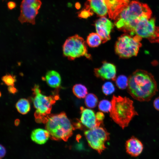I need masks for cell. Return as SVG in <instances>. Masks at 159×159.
<instances>
[{
  "label": "cell",
  "mask_w": 159,
  "mask_h": 159,
  "mask_svg": "<svg viewBox=\"0 0 159 159\" xmlns=\"http://www.w3.org/2000/svg\"><path fill=\"white\" fill-rule=\"evenodd\" d=\"M16 107L17 111L23 115L27 113L30 109V105L29 101L24 98L19 100L17 102Z\"/></svg>",
  "instance_id": "ffe728a7"
},
{
  "label": "cell",
  "mask_w": 159,
  "mask_h": 159,
  "mask_svg": "<svg viewBox=\"0 0 159 159\" xmlns=\"http://www.w3.org/2000/svg\"><path fill=\"white\" fill-rule=\"evenodd\" d=\"M95 26L96 32L101 38L103 43L110 40V34L114 25L110 20L103 16L96 21Z\"/></svg>",
  "instance_id": "8fae6325"
},
{
  "label": "cell",
  "mask_w": 159,
  "mask_h": 159,
  "mask_svg": "<svg viewBox=\"0 0 159 159\" xmlns=\"http://www.w3.org/2000/svg\"><path fill=\"white\" fill-rule=\"evenodd\" d=\"M32 90L34 95L33 101L36 109L34 114L36 120L38 122L46 123L52 105L55 103L56 99H58L55 98L56 96L54 97L52 96H47L42 94L38 85H35Z\"/></svg>",
  "instance_id": "5b68a950"
},
{
  "label": "cell",
  "mask_w": 159,
  "mask_h": 159,
  "mask_svg": "<svg viewBox=\"0 0 159 159\" xmlns=\"http://www.w3.org/2000/svg\"><path fill=\"white\" fill-rule=\"evenodd\" d=\"M62 51L64 56L71 60L81 57L88 59L91 56L88 52L85 42L83 38L78 34L68 37L64 42Z\"/></svg>",
  "instance_id": "52a82bcc"
},
{
  "label": "cell",
  "mask_w": 159,
  "mask_h": 159,
  "mask_svg": "<svg viewBox=\"0 0 159 159\" xmlns=\"http://www.w3.org/2000/svg\"><path fill=\"white\" fill-rule=\"evenodd\" d=\"M98 100L97 97L94 94L90 93L85 97V103L86 105L89 108H94L97 105Z\"/></svg>",
  "instance_id": "7402d4cb"
},
{
  "label": "cell",
  "mask_w": 159,
  "mask_h": 159,
  "mask_svg": "<svg viewBox=\"0 0 159 159\" xmlns=\"http://www.w3.org/2000/svg\"><path fill=\"white\" fill-rule=\"evenodd\" d=\"M96 118L99 121L102 122L105 116L104 114L101 112H98L96 114Z\"/></svg>",
  "instance_id": "83f0119b"
},
{
  "label": "cell",
  "mask_w": 159,
  "mask_h": 159,
  "mask_svg": "<svg viewBox=\"0 0 159 159\" xmlns=\"http://www.w3.org/2000/svg\"><path fill=\"white\" fill-rule=\"evenodd\" d=\"M85 6V9L93 11L100 16H105L108 12L104 0H87Z\"/></svg>",
  "instance_id": "2e32d148"
},
{
  "label": "cell",
  "mask_w": 159,
  "mask_h": 159,
  "mask_svg": "<svg viewBox=\"0 0 159 159\" xmlns=\"http://www.w3.org/2000/svg\"><path fill=\"white\" fill-rule=\"evenodd\" d=\"M19 120L18 119H17L15 121V124L17 126L19 125Z\"/></svg>",
  "instance_id": "d6a6232c"
},
{
  "label": "cell",
  "mask_w": 159,
  "mask_h": 159,
  "mask_svg": "<svg viewBox=\"0 0 159 159\" xmlns=\"http://www.w3.org/2000/svg\"><path fill=\"white\" fill-rule=\"evenodd\" d=\"M125 147L127 153L133 157L140 155L143 149V145L142 142L134 136H132L127 140Z\"/></svg>",
  "instance_id": "9a60e30c"
},
{
  "label": "cell",
  "mask_w": 159,
  "mask_h": 159,
  "mask_svg": "<svg viewBox=\"0 0 159 159\" xmlns=\"http://www.w3.org/2000/svg\"><path fill=\"white\" fill-rule=\"evenodd\" d=\"M84 134L90 146L101 153L106 148L105 143L109 139V134L104 128L97 127L85 132Z\"/></svg>",
  "instance_id": "9c48e42d"
},
{
  "label": "cell",
  "mask_w": 159,
  "mask_h": 159,
  "mask_svg": "<svg viewBox=\"0 0 159 159\" xmlns=\"http://www.w3.org/2000/svg\"><path fill=\"white\" fill-rule=\"evenodd\" d=\"M72 91L74 95L79 98L85 97L87 94V90L86 87L80 84L74 85L73 87Z\"/></svg>",
  "instance_id": "44dd1931"
},
{
  "label": "cell",
  "mask_w": 159,
  "mask_h": 159,
  "mask_svg": "<svg viewBox=\"0 0 159 159\" xmlns=\"http://www.w3.org/2000/svg\"><path fill=\"white\" fill-rule=\"evenodd\" d=\"M8 90L9 92L12 94H14L17 92V89L14 86H9L8 88Z\"/></svg>",
  "instance_id": "4dcf8cb0"
},
{
  "label": "cell",
  "mask_w": 159,
  "mask_h": 159,
  "mask_svg": "<svg viewBox=\"0 0 159 159\" xmlns=\"http://www.w3.org/2000/svg\"><path fill=\"white\" fill-rule=\"evenodd\" d=\"M45 80L48 85L54 88L59 87L61 81L59 74L54 70L49 71L47 73Z\"/></svg>",
  "instance_id": "ac0fdd59"
},
{
  "label": "cell",
  "mask_w": 159,
  "mask_h": 159,
  "mask_svg": "<svg viewBox=\"0 0 159 159\" xmlns=\"http://www.w3.org/2000/svg\"><path fill=\"white\" fill-rule=\"evenodd\" d=\"M45 128L50 137L54 140L66 141L75 130L73 123L68 118L65 113L49 115L46 122Z\"/></svg>",
  "instance_id": "277c9868"
},
{
  "label": "cell",
  "mask_w": 159,
  "mask_h": 159,
  "mask_svg": "<svg viewBox=\"0 0 159 159\" xmlns=\"http://www.w3.org/2000/svg\"><path fill=\"white\" fill-rule=\"evenodd\" d=\"M111 107V102L107 100H102L99 102L98 105L99 110L104 112H110Z\"/></svg>",
  "instance_id": "cb8c5ba5"
},
{
  "label": "cell",
  "mask_w": 159,
  "mask_h": 159,
  "mask_svg": "<svg viewBox=\"0 0 159 159\" xmlns=\"http://www.w3.org/2000/svg\"><path fill=\"white\" fill-rule=\"evenodd\" d=\"M7 6L9 9H12L16 6L15 3L13 1H9L7 4Z\"/></svg>",
  "instance_id": "f546056e"
},
{
  "label": "cell",
  "mask_w": 159,
  "mask_h": 159,
  "mask_svg": "<svg viewBox=\"0 0 159 159\" xmlns=\"http://www.w3.org/2000/svg\"><path fill=\"white\" fill-rule=\"evenodd\" d=\"M93 14V13L92 11L90 10L85 9L80 12L78 16L82 18H86Z\"/></svg>",
  "instance_id": "4316f807"
},
{
  "label": "cell",
  "mask_w": 159,
  "mask_h": 159,
  "mask_svg": "<svg viewBox=\"0 0 159 159\" xmlns=\"http://www.w3.org/2000/svg\"><path fill=\"white\" fill-rule=\"evenodd\" d=\"M152 11L146 4L136 1L130 2L115 19L118 29L131 35L138 21L143 17L151 18Z\"/></svg>",
  "instance_id": "7a4b0ae2"
},
{
  "label": "cell",
  "mask_w": 159,
  "mask_h": 159,
  "mask_svg": "<svg viewBox=\"0 0 159 159\" xmlns=\"http://www.w3.org/2000/svg\"><path fill=\"white\" fill-rule=\"evenodd\" d=\"M6 150L5 148L1 145L0 146V157L1 158L3 157L5 153Z\"/></svg>",
  "instance_id": "1f68e13d"
},
{
  "label": "cell",
  "mask_w": 159,
  "mask_h": 159,
  "mask_svg": "<svg viewBox=\"0 0 159 159\" xmlns=\"http://www.w3.org/2000/svg\"><path fill=\"white\" fill-rule=\"evenodd\" d=\"M115 80L117 86L120 89L124 90L127 87L128 78L125 76L119 75L116 78Z\"/></svg>",
  "instance_id": "603a6c76"
},
{
  "label": "cell",
  "mask_w": 159,
  "mask_h": 159,
  "mask_svg": "<svg viewBox=\"0 0 159 159\" xmlns=\"http://www.w3.org/2000/svg\"><path fill=\"white\" fill-rule=\"evenodd\" d=\"M153 106L156 110L159 111V97L156 98L154 101Z\"/></svg>",
  "instance_id": "f1b7e54d"
},
{
  "label": "cell",
  "mask_w": 159,
  "mask_h": 159,
  "mask_svg": "<svg viewBox=\"0 0 159 159\" xmlns=\"http://www.w3.org/2000/svg\"><path fill=\"white\" fill-rule=\"evenodd\" d=\"M109 17L115 19L130 2L129 0H104Z\"/></svg>",
  "instance_id": "5bb4252c"
},
{
  "label": "cell",
  "mask_w": 159,
  "mask_h": 159,
  "mask_svg": "<svg viewBox=\"0 0 159 159\" xmlns=\"http://www.w3.org/2000/svg\"><path fill=\"white\" fill-rule=\"evenodd\" d=\"M87 43L91 47H95L99 46L102 43V40L101 37L97 33H91L87 36Z\"/></svg>",
  "instance_id": "d6986e66"
},
{
  "label": "cell",
  "mask_w": 159,
  "mask_h": 159,
  "mask_svg": "<svg viewBox=\"0 0 159 159\" xmlns=\"http://www.w3.org/2000/svg\"><path fill=\"white\" fill-rule=\"evenodd\" d=\"M111 102L110 116L122 129L128 126L133 117L138 115L133 101L128 98L114 95Z\"/></svg>",
  "instance_id": "3957f363"
},
{
  "label": "cell",
  "mask_w": 159,
  "mask_h": 159,
  "mask_svg": "<svg viewBox=\"0 0 159 159\" xmlns=\"http://www.w3.org/2000/svg\"><path fill=\"white\" fill-rule=\"evenodd\" d=\"M154 18H142L130 35L148 39L151 42H159V27L156 26Z\"/></svg>",
  "instance_id": "ba28073f"
},
{
  "label": "cell",
  "mask_w": 159,
  "mask_h": 159,
  "mask_svg": "<svg viewBox=\"0 0 159 159\" xmlns=\"http://www.w3.org/2000/svg\"><path fill=\"white\" fill-rule=\"evenodd\" d=\"M95 75L102 80H115L116 68L113 64L104 61L100 67L95 68L94 70Z\"/></svg>",
  "instance_id": "7c38bea8"
},
{
  "label": "cell",
  "mask_w": 159,
  "mask_h": 159,
  "mask_svg": "<svg viewBox=\"0 0 159 159\" xmlns=\"http://www.w3.org/2000/svg\"><path fill=\"white\" fill-rule=\"evenodd\" d=\"M2 80L4 83L9 86H14V83L16 81L14 76L10 74H7L2 78Z\"/></svg>",
  "instance_id": "484cf974"
},
{
  "label": "cell",
  "mask_w": 159,
  "mask_h": 159,
  "mask_svg": "<svg viewBox=\"0 0 159 159\" xmlns=\"http://www.w3.org/2000/svg\"><path fill=\"white\" fill-rule=\"evenodd\" d=\"M142 38L135 35L125 34L120 36L115 43L116 53L120 57L128 58L136 56L142 44Z\"/></svg>",
  "instance_id": "8992f818"
},
{
  "label": "cell",
  "mask_w": 159,
  "mask_h": 159,
  "mask_svg": "<svg viewBox=\"0 0 159 159\" xmlns=\"http://www.w3.org/2000/svg\"><path fill=\"white\" fill-rule=\"evenodd\" d=\"M81 114L80 122L90 129L99 127L102 122L97 120L96 114L92 110L81 107L80 108Z\"/></svg>",
  "instance_id": "4fadbf2b"
},
{
  "label": "cell",
  "mask_w": 159,
  "mask_h": 159,
  "mask_svg": "<svg viewBox=\"0 0 159 159\" xmlns=\"http://www.w3.org/2000/svg\"><path fill=\"white\" fill-rule=\"evenodd\" d=\"M50 137L48 131L42 128H37L33 130L31 135L32 140L36 143L42 145L45 143Z\"/></svg>",
  "instance_id": "e0dca14e"
},
{
  "label": "cell",
  "mask_w": 159,
  "mask_h": 159,
  "mask_svg": "<svg viewBox=\"0 0 159 159\" xmlns=\"http://www.w3.org/2000/svg\"><path fill=\"white\" fill-rule=\"evenodd\" d=\"M42 3L40 0H23L21 5V14L19 18L21 23L35 24V18Z\"/></svg>",
  "instance_id": "30bf717a"
},
{
  "label": "cell",
  "mask_w": 159,
  "mask_h": 159,
  "mask_svg": "<svg viewBox=\"0 0 159 159\" xmlns=\"http://www.w3.org/2000/svg\"><path fill=\"white\" fill-rule=\"evenodd\" d=\"M158 90L157 83L153 76L146 71L138 69L128 78V92L138 101H149Z\"/></svg>",
  "instance_id": "6da1fadb"
},
{
  "label": "cell",
  "mask_w": 159,
  "mask_h": 159,
  "mask_svg": "<svg viewBox=\"0 0 159 159\" xmlns=\"http://www.w3.org/2000/svg\"><path fill=\"white\" fill-rule=\"evenodd\" d=\"M102 89L104 94L109 95L113 93L115 91V89L112 83L110 82H107L102 86Z\"/></svg>",
  "instance_id": "d4e9b609"
}]
</instances>
